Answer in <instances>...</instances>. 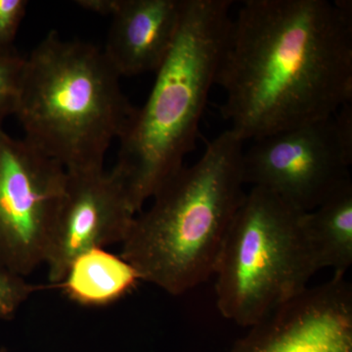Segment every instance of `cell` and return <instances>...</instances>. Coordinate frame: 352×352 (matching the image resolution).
Here are the masks:
<instances>
[{"label":"cell","mask_w":352,"mask_h":352,"mask_svg":"<svg viewBox=\"0 0 352 352\" xmlns=\"http://www.w3.org/2000/svg\"><path fill=\"white\" fill-rule=\"evenodd\" d=\"M305 227L319 270L346 276L352 264L351 178L305 214Z\"/></svg>","instance_id":"12"},{"label":"cell","mask_w":352,"mask_h":352,"mask_svg":"<svg viewBox=\"0 0 352 352\" xmlns=\"http://www.w3.org/2000/svg\"><path fill=\"white\" fill-rule=\"evenodd\" d=\"M259 187L245 193L215 264L217 305L250 328L300 295L319 268L305 214Z\"/></svg>","instance_id":"5"},{"label":"cell","mask_w":352,"mask_h":352,"mask_svg":"<svg viewBox=\"0 0 352 352\" xmlns=\"http://www.w3.org/2000/svg\"><path fill=\"white\" fill-rule=\"evenodd\" d=\"M136 214L124 185L113 170L67 173L44 263L50 283L59 286L69 265L83 252L122 244Z\"/></svg>","instance_id":"8"},{"label":"cell","mask_w":352,"mask_h":352,"mask_svg":"<svg viewBox=\"0 0 352 352\" xmlns=\"http://www.w3.org/2000/svg\"><path fill=\"white\" fill-rule=\"evenodd\" d=\"M34 291L25 277L0 266V320L12 318Z\"/></svg>","instance_id":"14"},{"label":"cell","mask_w":352,"mask_h":352,"mask_svg":"<svg viewBox=\"0 0 352 352\" xmlns=\"http://www.w3.org/2000/svg\"><path fill=\"white\" fill-rule=\"evenodd\" d=\"M120 0H78L76 6L85 10L104 16H113L119 7Z\"/></svg>","instance_id":"16"},{"label":"cell","mask_w":352,"mask_h":352,"mask_svg":"<svg viewBox=\"0 0 352 352\" xmlns=\"http://www.w3.org/2000/svg\"><path fill=\"white\" fill-rule=\"evenodd\" d=\"M66 179L61 164L0 129V266L27 277L45 263Z\"/></svg>","instance_id":"7"},{"label":"cell","mask_w":352,"mask_h":352,"mask_svg":"<svg viewBox=\"0 0 352 352\" xmlns=\"http://www.w3.org/2000/svg\"><path fill=\"white\" fill-rule=\"evenodd\" d=\"M25 58L15 48L0 50V129L17 108Z\"/></svg>","instance_id":"13"},{"label":"cell","mask_w":352,"mask_h":352,"mask_svg":"<svg viewBox=\"0 0 352 352\" xmlns=\"http://www.w3.org/2000/svg\"><path fill=\"white\" fill-rule=\"evenodd\" d=\"M232 0H184L173 47L120 141L113 171L136 214L184 166L230 30Z\"/></svg>","instance_id":"3"},{"label":"cell","mask_w":352,"mask_h":352,"mask_svg":"<svg viewBox=\"0 0 352 352\" xmlns=\"http://www.w3.org/2000/svg\"><path fill=\"white\" fill-rule=\"evenodd\" d=\"M27 8V0H0V50L14 48Z\"/></svg>","instance_id":"15"},{"label":"cell","mask_w":352,"mask_h":352,"mask_svg":"<svg viewBox=\"0 0 352 352\" xmlns=\"http://www.w3.org/2000/svg\"><path fill=\"white\" fill-rule=\"evenodd\" d=\"M184 0H120L103 51L122 76L156 72L179 29Z\"/></svg>","instance_id":"10"},{"label":"cell","mask_w":352,"mask_h":352,"mask_svg":"<svg viewBox=\"0 0 352 352\" xmlns=\"http://www.w3.org/2000/svg\"><path fill=\"white\" fill-rule=\"evenodd\" d=\"M228 352H352V287L344 275L308 287Z\"/></svg>","instance_id":"9"},{"label":"cell","mask_w":352,"mask_h":352,"mask_svg":"<svg viewBox=\"0 0 352 352\" xmlns=\"http://www.w3.org/2000/svg\"><path fill=\"white\" fill-rule=\"evenodd\" d=\"M120 78L100 48L50 32L25 58L14 113L25 140L67 173L104 170L138 109Z\"/></svg>","instance_id":"4"},{"label":"cell","mask_w":352,"mask_h":352,"mask_svg":"<svg viewBox=\"0 0 352 352\" xmlns=\"http://www.w3.org/2000/svg\"><path fill=\"white\" fill-rule=\"evenodd\" d=\"M245 141L232 129L212 139L136 214L120 256L141 281L184 295L214 275L229 227L244 201Z\"/></svg>","instance_id":"2"},{"label":"cell","mask_w":352,"mask_h":352,"mask_svg":"<svg viewBox=\"0 0 352 352\" xmlns=\"http://www.w3.org/2000/svg\"><path fill=\"white\" fill-rule=\"evenodd\" d=\"M0 352H8V351H7V349H4V347H1V349H0Z\"/></svg>","instance_id":"17"},{"label":"cell","mask_w":352,"mask_h":352,"mask_svg":"<svg viewBox=\"0 0 352 352\" xmlns=\"http://www.w3.org/2000/svg\"><path fill=\"white\" fill-rule=\"evenodd\" d=\"M140 281L131 263L100 248L78 256L59 286L72 302L98 307L118 302Z\"/></svg>","instance_id":"11"},{"label":"cell","mask_w":352,"mask_h":352,"mask_svg":"<svg viewBox=\"0 0 352 352\" xmlns=\"http://www.w3.org/2000/svg\"><path fill=\"white\" fill-rule=\"evenodd\" d=\"M215 85L245 142L332 117L352 102V2L245 0Z\"/></svg>","instance_id":"1"},{"label":"cell","mask_w":352,"mask_h":352,"mask_svg":"<svg viewBox=\"0 0 352 352\" xmlns=\"http://www.w3.org/2000/svg\"><path fill=\"white\" fill-rule=\"evenodd\" d=\"M252 142L243 154L245 184L267 190L300 212H312L351 178V103L328 119Z\"/></svg>","instance_id":"6"}]
</instances>
